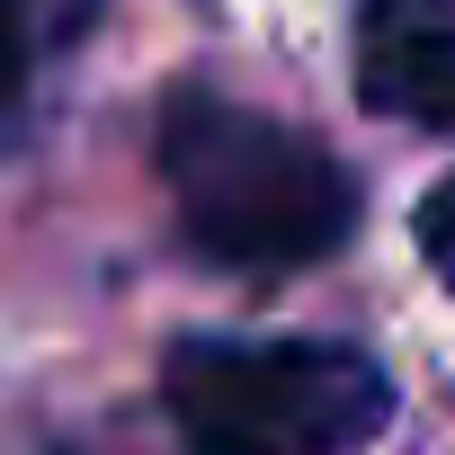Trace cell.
Here are the masks:
<instances>
[{"mask_svg": "<svg viewBox=\"0 0 455 455\" xmlns=\"http://www.w3.org/2000/svg\"><path fill=\"white\" fill-rule=\"evenodd\" d=\"M161 179L179 205V233L214 268L295 277L357 233V179L313 134L214 90L161 99Z\"/></svg>", "mask_w": 455, "mask_h": 455, "instance_id": "obj_1", "label": "cell"}, {"mask_svg": "<svg viewBox=\"0 0 455 455\" xmlns=\"http://www.w3.org/2000/svg\"><path fill=\"white\" fill-rule=\"evenodd\" d=\"M188 455H357L393 419V375L348 339H179L161 366Z\"/></svg>", "mask_w": 455, "mask_h": 455, "instance_id": "obj_2", "label": "cell"}, {"mask_svg": "<svg viewBox=\"0 0 455 455\" xmlns=\"http://www.w3.org/2000/svg\"><path fill=\"white\" fill-rule=\"evenodd\" d=\"M357 99L428 134L455 125V10L446 0H357Z\"/></svg>", "mask_w": 455, "mask_h": 455, "instance_id": "obj_3", "label": "cell"}, {"mask_svg": "<svg viewBox=\"0 0 455 455\" xmlns=\"http://www.w3.org/2000/svg\"><path fill=\"white\" fill-rule=\"evenodd\" d=\"M36 54H45V36L28 28V10H19V0H0V134H10L19 108H28V72H36Z\"/></svg>", "mask_w": 455, "mask_h": 455, "instance_id": "obj_4", "label": "cell"}, {"mask_svg": "<svg viewBox=\"0 0 455 455\" xmlns=\"http://www.w3.org/2000/svg\"><path fill=\"white\" fill-rule=\"evenodd\" d=\"M411 233H419V259L437 268V286L455 295V170L419 196V223H411Z\"/></svg>", "mask_w": 455, "mask_h": 455, "instance_id": "obj_5", "label": "cell"}, {"mask_svg": "<svg viewBox=\"0 0 455 455\" xmlns=\"http://www.w3.org/2000/svg\"><path fill=\"white\" fill-rule=\"evenodd\" d=\"M19 10H28V28H36L45 45H72V36H90L99 0H19Z\"/></svg>", "mask_w": 455, "mask_h": 455, "instance_id": "obj_6", "label": "cell"}]
</instances>
